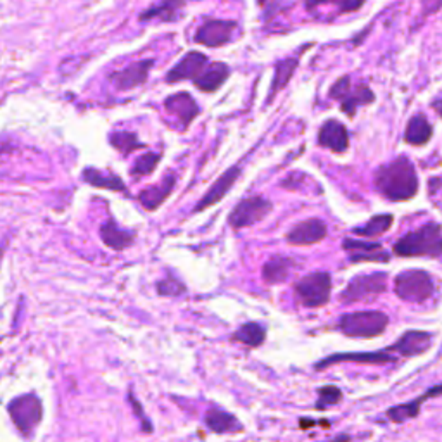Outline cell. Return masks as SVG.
Returning <instances> with one entry per match:
<instances>
[{"mask_svg": "<svg viewBox=\"0 0 442 442\" xmlns=\"http://www.w3.org/2000/svg\"><path fill=\"white\" fill-rule=\"evenodd\" d=\"M206 66H207L206 54L193 50V52H189L187 56H183L182 59L176 63V66L168 71V74H166V81H168V83H178V81H185V80L193 81L200 73H202Z\"/></svg>", "mask_w": 442, "mask_h": 442, "instance_id": "16", "label": "cell"}, {"mask_svg": "<svg viewBox=\"0 0 442 442\" xmlns=\"http://www.w3.org/2000/svg\"><path fill=\"white\" fill-rule=\"evenodd\" d=\"M101 239L107 247L114 251H123L131 246L135 239V233L128 232V230L121 229L114 220L105 221L101 227Z\"/></svg>", "mask_w": 442, "mask_h": 442, "instance_id": "25", "label": "cell"}, {"mask_svg": "<svg viewBox=\"0 0 442 442\" xmlns=\"http://www.w3.org/2000/svg\"><path fill=\"white\" fill-rule=\"evenodd\" d=\"M237 28H239V26H237L235 21L209 19V21L204 23L202 26H199L193 40L204 47H213V49H216V47L227 45L229 42H232Z\"/></svg>", "mask_w": 442, "mask_h": 442, "instance_id": "10", "label": "cell"}, {"mask_svg": "<svg viewBox=\"0 0 442 442\" xmlns=\"http://www.w3.org/2000/svg\"><path fill=\"white\" fill-rule=\"evenodd\" d=\"M394 254L401 257L442 256V227L437 223H427L406 233L394 244Z\"/></svg>", "mask_w": 442, "mask_h": 442, "instance_id": "2", "label": "cell"}, {"mask_svg": "<svg viewBox=\"0 0 442 442\" xmlns=\"http://www.w3.org/2000/svg\"><path fill=\"white\" fill-rule=\"evenodd\" d=\"M342 401V390L337 386H323L318 389V401H316V410L325 411L326 408L335 406Z\"/></svg>", "mask_w": 442, "mask_h": 442, "instance_id": "34", "label": "cell"}, {"mask_svg": "<svg viewBox=\"0 0 442 442\" xmlns=\"http://www.w3.org/2000/svg\"><path fill=\"white\" fill-rule=\"evenodd\" d=\"M8 411L11 414L12 423L25 437H30L42 420V403L33 394H25V396L12 399L9 403Z\"/></svg>", "mask_w": 442, "mask_h": 442, "instance_id": "6", "label": "cell"}, {"mask_svg": "<svg viewBox=\"0 0 442 442\" xmlns=\"http://www.w3.org/2000/svg\"><path fill=\"white\" fill-rule=\"evenodd\" d=\"M128 399H130V404H131V408H134L135 414H137V418H138V420H140V423H142V430L147 432V434H151V432H152V423H151V420H149V418L145 417L144 410H142L140 403H138L137 397L134 396V392L128 394Z\"/></svg>", "mask_w": 442, "mask_h": 442, "instance_id": "37", "label": "cell"}, {"mask_svg": "<svg viewBox=\"0 0 442 442\" xmlns=\"http://www.w3.org/2000/svg\"><path fill=\"white\" fill-rule=\"evenodd\" d=\"M432 138V127L427 121V118L417 114L408 123L406 131H404V140L411 145H425Z\"/></svg>", "mask_w": 442, "mask_h": 442, "instance_id": "28", "label": "cell"}, {"mask_svg": "<svg viewBox=\"0 0 442 442\" xmlns=\"http://www.w3.org/2000/svg\"><path fill=\"white\" fill-rule=\"evenodd\" d=\"M432 341H434V334L427 330H408L392 346L387 348V351L399 352L403 358H413V356L427 352L430 349Z\"/></svg>", "mask_w": 442, "mask_h": 442, "instance_id": "11", "label": "cell"}, {"mask_svg": "<svg viewBox=\"0 0 442 442\" xmlns=\"http://www.w3.org/2000/svg\"><path fill=\"white\" fill-rule=\"evenodd\" d=\"M207 428L214 434H235V432H242V423L233 417L229 411H223L220 408H211L206 411L204 417Z\"/></svg>", "mask_w": 442, "mask_h": 442, "instance_id": "24", "label": "cell"}, {"mask_svg": "<svg viewBox=\"0 0 442 442\" xmlns=\"http://www.w3.org/2000/svg\"><path fill=\"white\" fill-rule=\"evenodd\" d=\"M394 292L403 301L420 304V302L428 301L434 295V278H432L430 273H427L423 270L401 271L394 278Z\"/></svg>", "mask_w": 442, "mask_h": 442, "instance_id": "4", "label": "cell"}, {"mask_svg": "<svg viewBox=\"0 0 442 442\" xmlns=\"http://www.w3.org/2000/svg\"><path fill=\"white\" fill-rule=\"evenodd\" d=\"M152 67H154V59L135 61V63L128 64L123 70L113 73L109 78H111V81H113L118 90H130V88L140 87L147 81Z\"/></svg>", "mask_w": 442, "mask_h": 442, "instance_id": "12", "label": "cell"}, {"mask_svg": "<svg viewBox=\"0 0 442 442\" xmlns=\"http://www.w3.org/2000/svg\"><path fill=\"white\" fill-rule=\"evenodd\" d=\"M176 185V175L169 173L165 178L156 185H151L149 189H144L138 193V202L142 204V207H145L147 211H154L168 199L173 193Z\"/></svg>", "mask_w": 442, "mask_h": 442, "instance_id": "21", "label": "cell"}, {"mask_svg": "<svg viewBox=\"0 0 442 442\" xmlns=\"http://www.w3.org/2000/svg\"><path fill=\"white\" fill-rule=\"evenodd\" d=\"M439 396H442V383H437V386L430 387L427 392L421 394V396L417 397V399L410 401V403L396 404V406L389 408V410L386 411V417L389 418L390 421H394V423H404V421L408 420H413V418H417L418 414H420V410L421 406H423L425 401L430 399V397H439Z\"/></svg>", "mask_w": 442, "mask_h": 442, "instance_id": "19", "label": "cell"}, {"mask_svg": "<svg viewBox=\"0 0 442 442\" xmlns=\"http://www.w3.org/2000/svg\"><path fill=\"white\" fill-rule=\"evenodd\" d=\"M306 9L308 11H316L319 8L330 6L334 8L337 14H349V12H356L363 8L366 0H304Z\"/></svg>", "mask_w": 442, "mask_h": 442, "instance_id": "30", "label": "cell"}, {"mask_svg": "<svg viewBox=\"0 0 442 442\" xmlns=\"http://www.w3.org/2000/svg\"><path fill=\"white\" fill-rule=\"evenodd\" d=\"M158 162H159V156L154 154V152H147V154L140 156V158L135 161L134 168H131V173H134V176L151 175V173L156 169V166H158Z\"/></svg>", "mask_w": 442, "mask_h": 442, "instance_id": "35", "label": "cell"}, {"mask_svg": "<svg viewBox=\"0 0 442 442\" xmlns=\"http://www.w3.org/2000/svg\"><path fill=\"white\" fill-rule=\"evenodd\" d=\"M318 142L322 147L328 149L332 152H346L349 147V134L344 125L337 120H328L319 128Z\"/></svg>", "mask_w": 442, "mask_h": 442, "instance_id": "20", "label": "cell"}, {"mask_svg": "<svg viewBox=\"0 0 442 442\" xmlns=\"http://www.w3.org/2000/svg\"><path fill=\"white\" fill-rule=\"evenodd\" d=\"M299 66V57H287V59L280 61V63L275 66V76H273V83H271L270 88V95H268V102H271V98L285 87V85L291 81L292 74L294 71L297 70Z\"/></svg>", "mask_w": 442, "mask_h": 442, "instance_id": "29", "label": "cell"}, {"mask_svg": "<svg viewBox=\"0 0 442 442\" xmlns=\"http://www.w3.org/2000/svg\"><path fill=\"white\" fill-rule=\"evenodd\" d=\"M239 176H240V166H232V168L227 169L225 173H221L220 178H218L216 182L207 189V192L200 197L197 206L193 207V213H199V211H204L207 209V207L214 206V204L221 202V200L225 199L227 193L232 190V187L235 185Z\"/></svg>", "mask_w": 442, "mask_h": 442, "instance_id": "13", "label": "cell"}, {"mask_svg": "<svg viewBox=\"0 0 442 442\" xmlns=\"http://www.w3.org/2000/svg\"><path fill=\"white\" fill-rule=\"evenodd\" d=\"M271 209H273V204L264 197H249V199L240 200L233 207L229 216V223L233 229H247L264 220L271 213Z\"/></svg>", "mask_w": 442, "mask_h": 442, "instance_id": "9", "label": "cell"}, {"mask_svg": "<svg viewBox=\"0 0 442 442\" xmlns=\"http://www.w3.org/2000/svg\"><path fill=\"white\" fill-rule=\"evenodd\" d=\"M392 221H394L392 214H389V213L377 214V216L372 218L368 223L358 227V229H355L352 232L359 237H368V239H372V237H379V235H382V233H386L387 230L392 227Z\"/></svg>", "mask_w": 442, "mask_h": 442, "instance_id": "32", "label": "cell"}, {"mask_svg": "<svg viewBox=\"0 0 442 442\" xmlns=\"http://www.w3.org/2000/svg\"><path fill=\"white\" fill-rule=\"evenodd\" d=\"M292 268H294V261L291 257L275 256L270 261H266L263 266V278L266 284H282L288 278Z\"/></svg>", "mask_w": 442, "mask_h": 442, "instance_id": "27", "label": "cell"}, {"mask_svg": "<svg viewBox=\"0 0 442 442\" xmlns=\"http://www.w3.org/2000/svg\"><path fill=\"white\" fill-rule=\"evenodd\" d=\"M330 97L341 102V107L344 113H348L349 116H355L356 107L370 104L375 98V95H373V92L366 85L352 87L351 78L346 74V76L339 78L334 83V87L330 88Z\"/></svg>", "mask_w": 442, "mask_h": 442, "instance_id": "8", "label": "cell"}, {"mask_svg": "<svg viewBox=\"0 0 442 442\" xmlns=\"http://www.w3.org/2000/svg\"><path fill=\"white\" fill-rule=\"evenodd\" d=\"M233 339L242 342V344L249 346V348H260L264 342V339H266V330H264V326L260 325V323L251 322L240 326L235 332V335H233Z\"/></svg>", "mask_w": 442, "mask_h": 442, "instance_id": "31", "label": "cell"}, {"mask_svg": "<svg viewBox=\"0 0 442 442\" xmlns=\"http://www.w3.org/2000/svg\"><path fill=\"white\" fill-rule=\"evenodd\" d=\"M185 285L175 277H168L165 280L158 282V294L165 295V297H176V295L185 294Z\"/></svg>", "mask_w": 442, "mask_h": 442, "instance_id": "36", "label": "cell"}, {"mask_svg": "<svg viewBox=\"0 0 442 442\" xmlns=\"http://www.w3.org/2000/svg\"><path fill=\"white\" fill-rule=\"evenodd\" d=\"M165 109L183 125V128L189 127L196 120L197 114L200 113L197 102L187 92H178V94L169 95L165 101Z\"/></svg>", "mask_w": 442, "mask_h": 442, "instance_id": "18", "label": "cell"}, {"mask_svg": "<svg viewBox=\"0 0 442 442\" xmlns=\"http://www.w3.org/2000/svg\"><path fill=\"white\" fill-rule=\"evenodd\" d=\"M432 107H434V111L439 116H442V98H437V101L432 102Z\"/></svg>", "mask_w": 442, "mask_h": 442, "instance_id": "39", "label": "cell"}, {"mask_svg": "<svg viewBox=\"0 0 442 442\" xmlns=\"http://www.w3.org/2000/svg\"><path fill=\"white\" fill-rule=\"evenodd\" d=\"M389 325V316L382 311H355L342 315L337 328L346 337L372 339L383 334Z\"/></svg>", "mask_w": 442, "mask_h": 442, "instance_id": "3", "label": "cell"}, {"mask_svg": "<svg viewBox=\"0 0 442 442\" xmlns=\"http://www.w3.org/2000/svg\"><path fill=\"white\" fill-rule=\"evenodd\" d=\"M264 2H266V0H260V4H261V6H263V4H264Z\"/></svg>", "mask_w": 442, "mask_h": 442, "instance_id": "40", "label": "cell"}, {"mask_svg": "<svg viewBox=\"0 0 442 442\" xmlns=\"http://www.w3.org/2000/svg\"><path fill=\"white\" fill-rule=\"evenodd\" d=\"M387 291V273H368V275H356L351 278L348 287L341 292L339 299L342 302H358V301H370V299L379 297L380 294Z\"/></svg>", "mask_w": 442, "mask_h": 442, "instance_id": "7", "label": "cell"}, {"mask_svg": "<svg viewBox=\"0 0 442 442\" xmlns=\"http://www.w3.org/2000/svg\"><path fill=\"white\" fill-rule=\"evenodd\" d=\"M375 189L394 202L410 200L418 192V175L413 162L406 156H401L383 165L375 173Z\"/></svg>", "mask_w": 442, "mask_h": 442, "instance_id": "1", "label": "cell"}, {"mask_svg": "<svg viewBox=\"0 0 442 442\" xmlns=\"http://www.w3.org/2000/svg\"><path fill=\"white\" fill-rule=\"evenodd\" d=\"M81 178H83L88 185L95 187V189L114 190V192H125V190H127V185H125L123 180L109 171H98V169L95 168H87L81 173Z\"/></svg>", "mask_w": 442, "mask_h": 442, "instance_id": "26", "label": "cell"}, {"mask_svg": "<svg viewBox=\"0 0 442 442\" xmlns=\"http://www.w3.org/2000/svg\"><path fill=\"white\" fill-rule=\"evenodd\" d=\"M230 76V67L227 66L225 63L221 61H216V63H211L204 67L202 73L193 80V85L197 88H200L202 92H216L221 85L225 83Z\"/></svg>", "mask_w": 442, "mask_h": 442, "instance_id": "22", "label": "cell"}, {"mask_svg": "<svg viewBox=\"0 0 442 442\" xmlns=\"http://www.w3.org/2000/svg\"><path fill=\"white\" fill-rule=\"evenodd\" d=\"M397 361L396 356L389 351H375V352H339L325 358L323 361L316 363V370H325L326 366L335 365V363H361V365H387V363Z\"/></svg>", "mask_w": 442, "mask_h": 442, "instance_id": "15", "label": "cell"}, {"mask_svg": "<svg viewBox=\"0 0 442 442\" xmlns=\"http://www.w3.org/2000/svg\"><path fill=\"white\" fill-rule=\"evenodd\" d=\"M109 142H111V145L116 151H120L125 156L144 147V144L138 140V137L134 131H113V134L109 135Z\"/></svg>", "mask_w": 442, "mask_h": 442, "instance_id": "33", "label": "cell"}, {"mask_svg": "<svg viewBox=\"0 0 442 442\" xmlns=\"http://www.w3.org/2000/svg\"><path fill=\"white\" fill-rule=\"evenodd\" d=\"M328 233L326 223L319 218H311L297 223L291 232L287 233V242L292 246H313V244L322 242Z\"/></svg>", "mask_w": 442, "mask_h": 442, "instance_id": "14", "label": "cell"}, {"mask_svg": "<svg viewBox=\"0 0 442 442\" xmlns=\"http://www.w3.org/2000/svg\"><path fill=\"white\" fill-rule=\"evenodd\" d=\"M183 8H185V0H161L159 4L142 12L140 21L159 19L162 23H175L183 16Z\"/></svg>", "mask_w": 442, "mask_h": 442, "instance_id": "23", "label": "cell"}, {"mask_svg": "<svg viewBox=\"0 0 442 442\" xmlns=\"http://www.w3.org/2000/svg\"><path fill=\"white\" fill-rule=\"evenodd\" d=\"M342 247L349 253V260L352 263H363V261L387 263L390 260L389 253L379 242H361V240L344 239Z\"/></svg>", "mask_w": 442, "mask_h": 442, "instance_id": "17", "label": "cell"}, {"mask_svg": "<svg viewBox=\"0 0 442 442\" xmlns=\"http://www.w3.org/2000/svg\"><path fill=\"white\" fill-rule=\"evenodd\" d=\"M352 441V437L349 434H339V435H335L334 439H328V441H325V442H351Z\"/></svg>", "mask_w": 442, "mask_h": 442, "instance_id": "38", "label": "cell"}, {"mask_svg": "<svg viewBox=\"0 0 442 442\" xmlns=\"http://www.w3.org/2000/svg\"><path fill=\"white\" fill-rule=\"evenodd\" d=\"M294 291L302 306H306V308H322L330 301L332 278L325 271L309 273L295 284Z\"/></svg>", "mask_w": 442, "mask_h": 442, "instance_id": "5", "label": "cell"}]
</instances>
